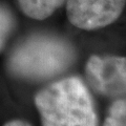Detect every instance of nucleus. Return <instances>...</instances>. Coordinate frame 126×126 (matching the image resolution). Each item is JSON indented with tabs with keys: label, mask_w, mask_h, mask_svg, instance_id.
I'll list each match as a JSON object with an SVG mask.
<instances>
[{
	"label": "nucleus",
	"mask_w": 126,
	"mask_h": 126,
	"mask_svg": "<svg viewBox=\"0 0 126 126\" xmlns=\"http://www.w3.org/2000/svg\"><path fill=\"white\" fill-rule=\"evenodd\" d=\"M66 0H18L21 11L27 17L43 20L49 17Z\"/></svg>",
	"instance_id": "nucleus-5"
},
{
	"label": "nucleus",
	"mask_w": 126,
	"mask_h": 126,
	"mask_svg": "<svg viewBox=\"0 0 126 126\" xmlns=\"http://www.w3.org/2000/svg\"><path fill=\"white\" fill-rule=\"evenodd\" d=\"M42 126H97L94 103L77 77L50 84L35 97Z\"/></svg>",
	"instance_id": "nucleus-1"
},
{
	"label": "nucleus",
	"mask_w": 126,
	"mask_h": 126,
	"mask_svg": "<svg viewBox=\"0 0 126 126\" xmlns=\"http://www.w3.org/2000/svg\"><path fill=\"white\" fill-rule=\"evenodd\" d=\"M14 26L15 20L12 13L5 6L0 5V50L4 47Z\"/></svg>",
	"instance_id": "nucleus-7"
},
{
	"label": "nucleus",
	"mask_w": 126,
	"mask_h": 126,
	"mask_svg": "<svg viewBox=\"0 0 126 126\" xmlns=\"http://www.w3.org/2000/svg\"><path fill=\"white\" fill-rule=\"evenodd\" d=\"M104 126H126V99H118L111 105Z\"/></svg>",
	"instance_id": "nucleus-6"
},
{
	"label": "nucleus",
	"mask_w": 126,
	"mask_h": 126,
	"mask_svg": "<svg viewBox=\"0 0 126 126\" xmlns=\"http://www.w3.org/2000/svg\"><path fill=\"white\" fill-rule=\"evenodd\" d=\"M90 86L101 94L126 99V58L93 56L86 64Z\"/></svg>",
	"instance_id": "nucleus-3"
},
{
	"label": "nucleus",
	"mask_w": 126,
	"mask_h": 126,
	"mask_svg": "<svg viewBox=\"0 0 126 126\" xmlns=\"http://www.w3.org/2000/svg\"><path fill=\"white\" fill-rule=\"evenodd\" d=\"M69 22L81 30H97L115 22L126 0H66Z\"/></svg>",
	"instance_id": "nucleus-4"
},
{
	"label": "nucleus",
	"mask_w": 126,
	"mask_h": 126,
	"mask_svg": "<svg viewBox=\"0 0 126 126\" xmlns=\"http://www.w3.org/2000/svg\"><path fill=\"white\" fill-rule=\"evenodd\" d=\"M74 58L73 47L64 39L35 35L14 49L9 59V68L18 77L41 80L63 73Z\"/></svg>",
	"instance_id": "nucleus-2"
},
{
	"label": "nucleus",
	"mask_w": 126,
	"mask_h": 126,
	"mask_svg": "<svg viewBox=\"0 0 126 126\" xmlns=\"http://www.w3.org/2000/svg\"><path fill=\"white\" fill-rule=\"evenodd\" d=\"M4 126H31V125L21 120H13V121L7 122Z\"/></svg>",
	"instance_id": "nucleus-8"
}]
</instances>
